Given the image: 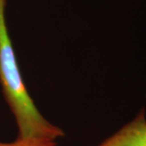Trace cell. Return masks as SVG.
I'll use <instances>...</instances> for the list:
<instances>
[{
    "instance_id": "cell-2",
    "label": "cell",
    "mask_w": 146,
    "mask_h": 146,
    "mask_svg": "<svg viewBox=\"0 0 146 146\" xmlns=\"http://www.w3.org/2000/svg\"><path fill=\"white\" fill-rule=\"evenodd\" d=\"M97 146H146L145 110Z\"/></svg>"
},
{
    "instance_id": "cell-3",
    "label": "cell",
    "mask_w": 146,
    "mask_h": 146,
    "mask_svg": "<svg viewBox=\"0 0 146 146\" xmlns=\"http://www.w3.org/2000/svg\"><path fill=\"white\" fill-rule=\"evenodd\" d=\"M57 143L54 140L46 138H20L17 137L12 142H0V146H56Z\"/></svg>"
},
{
    "instance_id": "cell-1",
    "label": "cell",
    "mask_w": 146,
    "mask_h": 146,
    "mask_svg": "<svg viewBox=\"0 0 146 146\" xmlns=\"http://www.w3.org/2000/svg\"><path fill=\"white\" fill-rule=\"evenodd\" d=\"M6 0H0V84L6 102L16 119L20 138L63 137L61 128L47 121L28 93L5 19Z\"/></svg>"
}]
</instances>
